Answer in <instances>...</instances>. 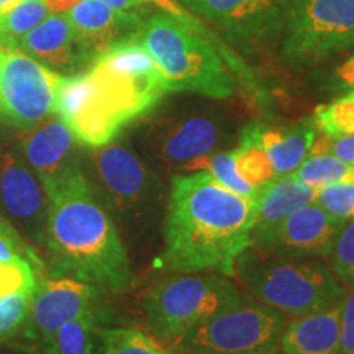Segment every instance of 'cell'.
Here are the masks:
<instances>
[{"label":"cell","mask_w":354,"mask_h":354,"mask_svg":"<svg viewBox=\"0 0 354 354\" xmlns=\"http://www.w3.org/2000/svg\"><path fill=\"white\" fill-rule=\"evenodd\" d=\"M342 225L312 202L287 216L258 250L287 251L299 256H328Z\"/></svg>","instance_id":"2e32d148"},{"label":"cell","mask_w":354,"mask_h":354,"mask_svg":"<svg viewBox=\"0 0 354 354\" xmlns=\"http://www.w3.org/2000/svg\"><path fill=\"white\" fill-rule=\"evenodd\" d=\"M43 189L48 198L43 240L53 272L109 290L130 286L125 246L82 172H71Z\"/></svg>","instance_id":"7a4b0ae2"},{"label":"cell","mask_w":354,"mask_h":354,"mask_svg":"<svg viewBox=\"0 0 354 354\" xmlns=\"http://www.w3.org/2000/svg\"><path fill=\"white\" fill-rule=\"evenodd\" d=\"M21 0H0V17H3L6 13L12 10L17 3H20Z\"/></svg>","instance_id":"ab89813d"},{"label":"cell","mask_w":354,"mask_h":354,"mask_svg":"<svg viewBox=\"0 0 354 354\" xmlns=\"http://www.w3.org/2000/svg\"><path fill=\"white\" fill-rule=\"evenodd\" d=\"M0 203L12 218L43 240L48 198L32 172L8 153H0Z\"/></svg>","instance_id":"e0dca14e"},{"label":"cell","mask_w":354,"mask_h":354,"mask_svg":"<svg viewBox=\"0 0 354 354\" xmlns=\"http://www.w3.org/2000/svg\"><path fill=\"white\" fill-rule=\"evenodd\" d=\"M328 256L335 276L354 286V220L339 227Z\"/></svg>","instance_id":"1f68e13d"},{"label":"cell","mask_w":354,"mask_h":354,"mask_svg":"<svg viewBox=\"0 0 354 354\" xmlns=\"http://www.w3.org/2000/svg\"><path fill=\"white\" fill-rule=\"evenodd\" d=\"M233 276L261 304L292 318L328 308L344 295L330 269L308 261L272 256L258 248L243 251Z\"/></svg>","instance_id":"277c9868"},{"label":"cell","mask_w":354,"mask_h":354,"mask_svg":"<svg viewBox=\"0 0 354 354\" xmlns=\"http://www.w3.org/2000/svg\"><path fill=\"white\" fill-rule=\"evenodd\" d=\"M66 15L88 61L112 44L140 33L146 21L140 12L118 10L102 0H81Z\"/></svg>","instance_id":"4fadbf2b"},{"label":"cell","mask_w":354,"mask_h":354,"mask_svg":"<svg viewBox=\"0 0 354 354\" xmlns=\"http://www.w3.org/2000/svg\"><path fill=\"white\" fill-rule=\"evenodd\" d=\"M0 263L3 264H32L26 261V253L13 238L10 228L0 232Z\"/></svg>","instance_id":"d590c367"},{"label":"cell","mask_w":354,"mask_h":354,"mask_svg":"<svg viewBox=\"0 0 354 354\" xmlns=\"http://www.w3.org/2000/svg\"><path fill=\"white\" fill-rule=\"evenodd\" d=\"M21 145L28 162L41 177L43 185L79 169L76 151L81 143L57 113L28 128Z\"/></svg>","instance_id":"9a60e30c"},{"label":"cell","mask_w":354,"mask_h":354,"mask_svg":"<svg viewBox=\"0 0 354 354\" xmlns=\"http://www.w3.org/2000/svg\"><path fill=\"white\" fill-rule=\"evenodd\" d=\"M294 176L308 187L318 190L331 184L354 183V167L328 153L308 154Z\"/></svg>","instance_id":"cb8c5ba5"},{"label":"cell","mask_w":354,"mask_h":354,"mask_svg":"<svg viewBox=\"0 0 354 354\" xmlns=\"http://www.w3.org/2000/svg\"><path fill=\"white\" fill-rule=\"evenodd\" d=\"M233 156L238 174L254 189H261L276 177L271 161L258 140L256 123L241 131L240 143L233 149Z\"/></svg>","instance_id":"603a6c76"},{"label":"cell","mask_w":354,"mask_h":354,"mask_svg":"<svg viewBox=\"0 0 354 354\" xmlns=\"http://www.w3.org/2000/svg\"><path fill=\"white\" fill-rule=\"evenodd\" d=\"M102 2L109 3L110 7L118 8V10H136V8L149 3L148 0H102Z\"/></svg>","instance_id":"74e56055"},{"label":"cell","mask_w":354,"mask_h":354,"mask_svg":"<svg viewBox=\"0 0 354 354\" xmlns=\"http://www.w3.org/2000/svg\"><path fill=\"white\" fill-rule=\"evenodd\" d=\"M196 171H207L225 189L232 190V192L238 194L241 197L250 198V201H256L259 189H254L253 185L248 184L238 174L236 166H234L233 151H215L209 154V156L203 158L198 162Z\"/></svg>","instance_id":"f1b7e54d"},{"label":"cell","mask_w":354,"mask_h":354,"mask_svg":"<svg viewBox=\"0 0 354 354\" xmlns=\"http://www.w3.org/2000/svg\"><path fill=\"white\" fill-rule=\"evenodd\" d=\"M354 46V0H287L281 53L308 66Z\"/></svg>","instance_id":"ba28073f"},{"label":"cell","mask_w":354,"mask_h":354,"mask_svg":"<svg viewBox=\"0 0 354 354\" xmlns=\"http://www.w3.org/2000/svg\"><path fill=\"white\" fill-rule=\"evenodd\" d=\"M17 48L50 69H71L88 61L79 46L68 15L61 13L48 15L20 39Z\"/></svg>","instance_id":"ffe728a7"},{"label":"cell","mask_w":354,"mask_h":354,"mask_svg":"<svg viewBox=\"0 0 354 354\" xmlns=\"http://www.w3.org/2000/svg\"><path fill=\"white\" fill-rule=\"evenodd\" d=\"M189 12L209 21L225 41L240 48L281 41L287 0H179Z\"/></svg>","instance_id":"8fae6325"},{"label":"cell","mask_w":354,"mask_h":354,"mask_svg":"<svg viewBox=\"0 0 354 354\" xmlns=\"http://www.w3.org/2000/svg\"><path fill=\"white\" fill-rule=\"evenodd\" d=\"M3 230H7V227H2V220H0V232H3Z\"/></svg>","instance_id":"60d3db41"},{"label":"cell","mask_w":354,"mask_h":354,"mask_svg":"<svg viewBox=\"0 0 354 354\" xmlns=\"http://www.w3.org/2000/svg\"><path fill=\"white\" fill-rule=\"evenodd\" d=\"M333 84L344 94L354 92V55L349 56L333 73Z\"/></svg>","instance_id":"8d00e7d4"},{"label":"cell","mask_w":354,"mask_h":354,"mask_svg":"<svg viewBox=\"0 0 354 354\" xmlns=\"http://www.w3.org/2000/svg\"><path fill=\"white\" fill-rule=\"evenodd\" d=\"M240 295L225 277L184 274L158 282L149 290L145 304L146 315L159 338L179 343Z\"/></svg>","instance_id":"52a82bcc"},{"label":"cell","mask_w":354,"mask_h":354,"mask_svg":"<svg viewBox=\"0 0 354 354\" xmlns=\"http://www.w3.org/2000/svg\"><path fill=\"white\" fill-rule=\"evenodd\" d=\"M258 140L279 176L294 174L308 156L317 128L312 118L292 127H266L256 123Z\"/></svg>","instance_id":"7402d4cb"},{"label":"cell","mask_w":354,"mask_h":354,"mask_svg":"<svg viewBox=\"0 0 354 354\" xmlns=\"http://www.w3.org/2000/svg\"><path fill=\"white\" fill-rule=\"evenodd\" d=\"M140 39L156 61L169 92H192L214 100L233 95L234 82L214 43L167 13L145 21Z\"/></svg>","instance_id":"3957f363"},{"label":"cell","mask_w":354,"mask_h":354,"mask_svg":"<svg viewBox=\"0 0 354 354\" xmlns=\"http://www.w3.org/2000/svg\"><path fill=\"white\" fill-rule=\"evenodd\" d=\"M94 292L91 284L73 277L39 282L28 313L33 330L48 344L64 323L92 312Z\"/></svg>","instance_id":"5bb4252c"},{"label":"cell","mask_w":354,"mask_h":354,"mask_svg":"<svg viewBox=\"0 0 354 354\" xmlns=\"http://www.w3.org/2000/svg\"><path fill=\"white\" fill-rule=\"evenodd\" d=\"M315 194L317 190L308 187L294 174L274 177L263 185L254 201L256 218L251 246L263 245L287 216L315 201Z\"/></svg>","instance_id":"d6986e66"},{"label":"cell","mask_w":354,"mask_h":354,"mask_svg":"<svg viewBox=\"0 0 354 354\" xmlns=\"http://www.w3.org/2000/svg\"><path fill=\"white\" fill-rule=\"evenodd\" d=\"M312 120L317 131L325 135H354V92L317 107Z\"/></svg>","instance_id":"83f0119b"},{"label":"cell","mask_w":354,"mask_h":354,"mask_svg":"<svg viewBox=\"0 0 354 354\" xmlns=\"http://www.w3.org/2000/svg\"><path fill=\"white\" fill-rule=\"evenodd\" d=\"M166 354H187V353H169V351H167Z\"/></svg>","instance_id":"b9f144b4"},{"label":"cell","mask_w":354,"mask_h":354,"mask_svg":"<svg viewBox=\"0 0 354 354\" xmlns=\"http://www.w3.org/2000/svg\"><path fill=\"white\" fill-rule=\"evenodd\" d=\"M37 281L35 279L32 264H3L0 263V297L8 292L17 290L26 282Z\"/></svg>","instance_id":"e575fe53"},{"label":"cell","mask_w":354,"mask_h":354,"mask_svg":"<svg viewBox=\"0 0 354 354\" xmlns=\"http://www.w3.org/2000/svg\"><path fill=\"white\" fill-rule=\"evenodd\" d=\"M339 354H354V286L339 302Z\"/></svg>","instance_id":"836d02e7"},{"label":"cell","mask_w":354,"mask_h":354,"mask_svg":"<svg viewBox=\"0 0 354 354\" xmlns=\"http://www.w3.org/2000/svg\"><path fill=\"white\" fill-rule=\"evenodd\" d=\"M37 287V281L26 282L17 290L0 297V338L10 335L25 322Z\"/></svg>","instance_id":"f546056e"},{"label":"cell","mask_w":354,"mask_h":354,"mask_svg":"<svg viewBox=\"0 0 354 354\" xmlns=\"http://www.w3.org/2000/svg\"><path fill=\"white\" fill-rule=\"evenodd\" d=\"M339 302L287 323L281 338V353L339 354Z\"/></svg>","instance_id":"44dd1931"},{"label":"cell","mask_w":354,"mask_h":354,"mask_svg":"<svg viewBox=\"0 0 354 354\" xmlns=\"http://www.w3.org/2000/svg\"><path fill=\"white\" fill-rule=\"evenodd\" d=\"M286 325L281 312L240 295L176 344L187 354H279Z\"/></svg>","instance_id":"8992f818"},{"label":"cell","mask_w":354,"mask_h":354,"mask_svg":"<svg viewBox=\"0 0 354 354\" xmlns=\"http://www.w3.org/2000/svg\"><path fill=\"white\" fill-rule=\"evenodd\" d=\"M102 354H166L162 344L151 335L133 328L100 331Z\"/></svg>","instance_id":"4316f807"},{"label":"cell","mask_w":354,"mask_h":354,"mask_svg":"<svg viewBox=\"0 0 354 354\" xmlns=\"http://www.w3.org/2000/svg\"><path fill=\"white\" fill-rule=\"evenodd\" d=\"M322 153H328L331 156L338 158L339 161L354 167V135L330 136L325 135V133L317 131L308 154Z\"/></svg>","instance_id":"d6a6232c"},{"label":"cell","mask_w":354,"mask_h":354,"mask_svg":"<svg viewBox=\"0 0 354 354\" xmlns=\"http://www.w3.org/2000/svg\"><path fill=\"white\" fill-rule=\"evenodd\" d=\"M61 74L25 55L20 48H0V118L32 128L55 113Z\"/></svg>","instance_id":"9c48e42d"},{"label":"cell","mask_w":354,"mask_h":354,"mask_svg":"<svg viewBox=\"0 0 354 354\" xmlns=\"http://www.w3.org/2000/svg\"><path fill=\"white\" fill-rule=\"evenodd\" d=\"M44 0H21L10 12L0 17V48H17L30 30L48 17Z\"/></svg>","instance_id":"d4e9b609"},{"label":"cell","mask_w":354,"mask_h":354,"mask_svg":"<svg viewBox=\"0 0 354 354\" xmlns=\"http://www.w3.org/2000/svg\"><path fill=\"white\" fill-rule=\"evenodd\" d=\"M313 202L339 223L351 221L354 220V183L331 184L318 189Z\"/></svg>","instance_id":"4dcf8cb0"},{"label":"cell","mask_w":354,"mask_h":354,"mask_svg":"<svg viewBox=\"0 0 354 354\" xmlns=\"http://www.w3.org/2000/svg\"><path fill=\"white\" fill-rule=\"evenodd\" d=\"M94 165L102 184L120 209H135L148 196V169L125 146L109 143L94 148Z\"/></svg>","instance_id":"ac0fdd59"},{"label":"cell","mask_w":354,"mask_h":354,"mask_svg":"<svg viewBox=\"0 0 354 354\" xmlns=\"http://www.w3.org/2000/svg\"><path fill=\"white\" fill-rule=\"evenodd\" d=\"M146 136L165 165L194 172L203 158L218 149L228 131L220 113L187 109L158 117Z\"/></svg>","instance_id":"30bf717a"},{"label":"cell","mask_w":354,"mask_h":354,"mask_svg":"<svg viewBox=\"0 0 354 354\" xmlns=\"http://www.w3.org/2000/svg\"><path fill=\"white\" fill-rule=\"evenodd\" d=\"M92 331H94V315L74 318L64 323L56 331L51 342L46 344L50 354H92Z\"/></svg>","instance_id":"484cf974"},{"label":"cell","mask_w":354,"mask_h":354,"mask_svg":"<svg viewBox=\"0 0 354 354\" xmlns=\"http://www.w3.org/2000/svg\"><path fill=\"white\" fill-rule=\"evenodd\" d=\"M44 2H46V7L50 12L63 13L71 10V8L81 2V0H44Z\"/></svg>","instance_id":"f35d334b"},{"label":"cell","mask_w":354,"mask_h":354,"mask_svg":"<svg viewBox=\"0 0 354 354\" xmlns=\"http://www.w3.org/2000/svg\"><path fill=\"white\" fill-rule=\"evenodd\" d=\"M88 73L123 127L148 113L169 94L166 79L141 43L140 33L99 53L91 61Z\"/></svg>","instance_id":"5b68a950"},{"label":"cell","mask_w":354,"mask_h":354,"mask_svg":"<svg viewBox=\"0 0 354 354\" xmlns=\"http://www.w3.org/2000/svg\"><path fill=\"white\" fill-rule=\"evenodd\" d=\"M55 113L59 115L76 140L88 148L109 145L123 125L105 104L92 74L61 76Z\"/></svg>","instance_id":"7c38bea8"},{"label":"cell","mask_w":354,"mask_h":354,"mask_svg":"<svg viewBox=\"0 0 354 354\" xmlns=\"http://www.w3.org/2000/svg\"><path fill=\"white\" fill-rule=\"evenodd\" d=\"M254 218V201L225 189L207 171L174 176L161 263L171 272L233 276L236 259L251 246Z\"/></svg>","instance_id":"6da1fadb"}]
</instances>
